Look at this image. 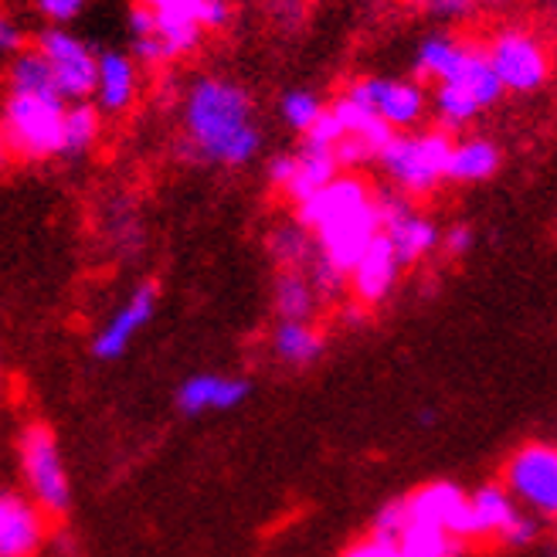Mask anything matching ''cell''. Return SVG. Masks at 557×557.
Masks as SVG:
<instances>
[{
  "instance_id": "obj_1",
  "label": "cell",
  "mask_w": 557,
  "mask_h": 557,
  "mask_svg": "<svg viewBox=\"0 0 557 557\" xmlns=\"http://www.w3.org/2000/svg\"><path fill=\"white\" fill-rule=\"evenodd\" d=\"M181 109L187 144L198 157L218 166H245L256 160L262 133L245 86L225 75H201L190 82Z\"/></svg>"
},
{
  "instance_id": "obj_2",
  "label": "cell",
  "mask_w": 557,
  "mask_h": 557,
  "mask_svg": "<svg viewBox=\"0 0 557 557\" xmlns=\"http://www.w3.org/2000/svg\"><path fill=\"white\" fill-rule=\"evenodd\" d=\"M69 99L59 92L27 96L8 92L4 99V147L21 160H48L62 157Z\"/></svg>"
},
{
  "instance_id": "obj_3",
  "label": "cell",
  "mask_w": 557,
  "mask_h": 557,
  "mask_svg": "<svg viewBox=\"0 0 557 557\" xmlns=\"http://www.w3.org/2000/svg\"><path fill=\"white\" fill-rule=\"evenodd\" d=\"M453 147L456 144L445 129L395 133V139L384 147L377 163L408 198H422V194H432L442 181H449Z\"/></svg>"
},
{
  "instance_id": "obj_4",
  "label": "cell",
  "mask_w": 557,
  "mask_h": 557,
  "mask_svg": "<svg viewBox=\"0 0 557 557\" xmlns=\"http://www.w3.org/2000/svg\"><path fill=\"white\" fill-rule=\"evenodd\" d=\"M17 462H21L27 496H32L48 517L62 520L72 507V486L65 476L59 442H54V432L45 422H27L21 429Z\"/></svg>"
},
{
  "instance_id": "obj_5",
  "label": "cell",
  "mask_w": 557,
  "mask_h": 557,
  "mask_svg": "<svg viewBox=\"0 0 557 557\" xmlns=\"http://www.w3.org/2000/svg\"><path fill=\"white\" fill-rule=\"evenodd\" d=\"M344 92L357 99L360 106L374 109V113L398 133H411L425 120V113H432V92H425L422 82H411V78L364 75V78H354Z\"/></svg>"
},
{
  "instance_id": "obj_6",
  "label": "cell",
  "mask_w": 557,
  "mask_h": 557,
  "mask_svg": "<svg viewBox=\"0 0 557 557\" xmlns=\"http://www.w3.org/2000/svg\"><path fill=\"white\" fill-rule=\"evenodd\" d=\"M377 235H384V218H381V205L377 198L360 205L341 218L326 221V225H320L313 232L317 238V256L333 265L341 275H350L354 265L364 259L368 248L377 242Z\"/></svg>"
},
{
  "instance_id": "obj_7",
  "label": "cell",
  "mask_w": 557,
  "mask_h": 557,
  "mask_svg": "<svg viewBox=\"0 0 557 557\" xmlns=\"http://www.w3.org/2000/svg\"><path fill=\"white\" fill-rule=\"evenodd\" d=\"M32 45L48 59L59 92L69 102H86L96 92L99 54L78 35H72L69 27H41Z\"/></svg>"
},
{
  "instance_id": "obj_8",
  "label": "cell",
  "mask_w": 557,
  "mask_h": 557,
  "mask_svg": "<svg viewBox=\"0 0 557 557\" xmlns=\"http://www.w3.org/2000/svg\"><path fill=\"white\" fill-rule=\"evenodd\" d=\"M490 62L504 82L507 92H517V96H527V92H537L547 75H550V59H547V48L527 32H499L490 48Z\"/></svg>"
},
{
  "instance_id": "obj_9",
  "label": "cell",
  "mask_w": 557,
  "mask_h": 557,
  "mask_svg": "<svg viewBox=\"0 0 557 557\" xmlns=\"http://www.w3.org/2000/svg\"><path fill=\"white\" fill-rule=\"evenodd\" d=\"M507 490L541 517H557V449L531 442L507 462Z\"/></svg>"
},
{
  "instance_id": "obj_10",
  "label": "cell",
  "mask_w": 557,
  "mask_h": 557,
  "mask_svg": "<svg viewBox=\"0 0 557 557\" xmlns=\"http://www.w3.org/2000/svg\"><path fill=\"white\" fill-rule=\"evenodd\" d=\"M333 116L341 120L344 126V144L337 147V160L341 166H357V163H368L377 160L384 153V147L395 139V126H387L374 109L360 106L357 99H350L347 92H341L337 99L330 102Z\"/></svg>"
},
{
  "instance_id": "obj_11",
  "label": "cell",
  "mask_w": 557,
  "mask_h": 557,
  "mask_svg": "<svg viewBox=\"0 0 557 557\" xmlns=\"http://www.w3.org/2000/svg\"><path fill=\"white\" fill-rule=\"evenodd\" d=\"M405 499V510H408V523H429V527H442L459 541H476L472 534V507H469V496L456 486V483H425L411 490Z\"/></svg>"
},
{
  "instance_id": "obj_12",
  "label": "cell",
  "mask_w": 557,
  "mask_h": 557,
  "mask_svg": "<svg viewBox=\"0 0 557 557\" xmlns=\"http://www.w3.org/2000/svg\"><path fill=\"white\" fill-rule=\"evenodd\" d=\"M377 205H381V218H384V235L392 238L401 265H411L418 259L432 256L442 245V232L435 221L418 214L401 194H377Z\"/></svg>"
},
{
  "instance_id": "obj_13",
  "label": "cell",
  "mask_w": 557,
  "mask_h": 557,
  "mask_svg": "<svg viewBox=\"0 0 557 557\" xmlns=\"http://www.w3.org/2000/svg\"><path fill=\"white\" fill-rule=\"evenodd\" d=\"M48 513L27 493L4 490L0 496V557H35L45 544Z\"/></svg>"
},
{
  "instance_id": "obj_14",
  "label": "cell",
  "mask_w": 557,
  "mask_h": 557,
  "mask_svg": "<svg viewBox=\"0 0 557 557\" xmlns=\"http://www.w3.org/2000/svg\"><path fill=\"white\" fill-rule=\"evenodd\" d=\"M153 310H157V283H139L120 310L109 317V323L96 333L92 357L96 360H116L120 354H126L129 341L153 320Z\"/></svg>"
},
{
  "instance_id": "obj_15",
  "label": "cell",
  "mask_w": 557,
  "mask_h": 557,
  "mask_svg": "<svg viewBox=\"0 0 557 557\" xmlns=\"http://www.w3.org/2000/svg\"><path fill=\"white\" fill-rule=\"evenodd\" d=\"M136 92H139V72H136L133 54H123L116 48L99 51V75H96V92H92L99 113L123 116L136 102Z\"/></svg>"
},
{
  "instance_id": "obj_16",
  "label": "cell",
  "mask_w": 557,
  "mask_h": 557,
  "mask_svg": "<svg viewBox=\"0 0 557 557\" xmlns=\"http://www.w3.org/2000/svg\"><path fill=\"white\" fill-rule=\"evenodd\" d=\"M398 272H401V259L395 252V245L387 235H377V242L364 252V259H360L354 265V272L347 275L350 278V289L357 296V302H381L392 296L395 283H398Z\"/></svg>"
},
{
  "instance_id": "obj_17",
  "label": "cell",
  "mask_w": 557,
  "mask_h": 557,
  "mask_svg": "<svg viewBox=\"0 0 557 557\" xmlns=\"http://www.w3.org/2000/svg\"><path fill=\"white\" fill-rule=\"evenodd\" d=\"M368 201H374L371 187L360 177H354V174H341L333 184H326L320 194H313L310 201L296 208V221L306 232H317L320 225H326V221L341 218V214L368 205Z\"/></svg>"
},
{
  "instance_id": "obj_18",
  "label": "cell",
  "mask_w": 557,
  "mask_h": 557,
  "mask_svg": "<svg viewBox=\"0 0 557 557\" xmlns=\"http://www.w3.org/2000/svg\"><path fill=\"white\" fill-rule=\"evenodd\" d=\"M472 51H476V45L469 41H459L453 35H429L418 41L414 48V75L425 78V82H459V75L466 72Z\"/></svg>"
},
{
  "instance_id": "obj_19",
  "label": "cell",
  "mask_w": 557,
  "mask_h": 557,
  "mask_svg": "<svg viewBox=\"0 0 557 557\" xmlns=\"http://www.w3.org/2000/svg\"><path fill=\"white\" fill-rule=\"evenodd\" d=\"M248 398V381L242 377H218V374H194L181 384L177 408L184 414L201 411H228Z\"/></svg>"
},
{
  "instance_id": "obj_20",
  "label": "cell",
  "mask_w": 557,
  "mask_h": 557,
  "mask_svg": "<svg viewBox=\"0 0 557 557\" xmlns=\"http://www.w3.org/2000/svg\"><path fill=\"white\" fill-rule=\"evenodd\" d=\"M469 507H472V534H476V541L480 537L507 541L513 523L523 517L517 510V496L507 486H480L469 496Z\"/></svg>"
},
{
  "instance_id": "obj_21",
  "label": "cell",
  "mask_w": 557,
  "mask_h": 557,
  "mask_svg": "<svg viewBox=\"0 0 557 557\" xmlns=\"http://www.w3.org/2000/svg\"><path fill=\"white\" fill-rule=\"evenodd\" d=\"M341 160H337V150H323V147H313V144H302L296 150V174L289 181V187L283 190L286 198L299 208L320 194L326 184H333L341 177Z\"/></svg>"
},
{
  "instance_id": "obj_22",
  "label": "cell",
  "mask_w": 557,
  "mask_h": 557,
  "mask_svg": "<svg viewBox=\"0 0 557 557\" xmlns=\"http://www.w3.org/2000/svg\"><path fill=\"white\" fill-rule=\"evenodd\" d=\"M499 147L486 136H466L453 147L449 181L453 184H483L499 171Z\"/></svg>"
},
{
  "instance_id": "obj_23",
  "label": "cell",
  "mask_w": 557,
  "mask_h": 557,
  "mask_svg": "<svg viewBox=\"0 0 557 557\" xmlns=\"http://www.w3.org/2000/svg\"><path fill=\"white\" fill-rule=\"evenodd\" d=\"M272 350L278 360H286V364L306 368V364H313V360H320L323 337H320V330H313L306 320H278L272 333Z\"/></svg>"
},
{
  "instance_id": "obj_24",
  "label": "cell",
  "mask_w": 557,
  "mask_h": 557,
  "mask_svg": "<svg viewBox=\"0 0 557 557\" xmlns=\"http://www.w3.org/2000/svg\"><path fill=\"white\" fill-rule=\"evenodd\" d=\"M8 92H27V96H48L59 92V82L48 65L45 54L32 45L14 59H8ZM62 96V92H59ZM65 99V96H62Z\"/></svg>"
},
{
  "instance_id": "obj_25",
  "label": "cell",
  "mask_w": 557,
  "mask_h": 557,
  "mask_svg": "<svg viewBox=\"0 0 557 557\" xmlns=\"http://www.w3.org/2000/svg\"><path fill=\"white\" fill-rule=\"evenodd\" d=\"M480 113H483V106L466 86H459V82H438L432 89V116L438 120V129H445V133L462 129Z\"/></svg>"
},
{
  "instance_id": "obj_26",
  "label": "cell",
  "mask_w": 557,
  "mask_h": 557,
  "mask_svg": "<svg viewBox=\"0 0 557 557\" xmlns=\"http://www.w3.org/2000/svg\"><path fill=\"white\" fill-rule=\"evenodd\" d=\"M317 306V286L302 269H283L275 278V313L278 320H306Z\"/></svg>"
},
{
  "instance_id": "obj_27",
  "label": "cell",
  "mask_w": 557,
  "mask_h": 557,
  "mask_svg": "<svg viewBox=\"0 0 557 557\" xmlns=\"http://www.w3.org/2000/svg\"><path fill=\"white\" fill-rule=\"evenodd\" d=\"M102 133V113L96 102H69L65 113V136H62V157L75 160L86 157Z\"/></svg>"
},
{
  "instance_id": "obj_28",
  "label": "cell",
  "mask_w": 557,
  "mask_h": 557,
  "mask_svg": "<svg viewBox=\"0 0 557 557\" xmlns=\"http://www.w3.org/2000/svg\"><path fill=\"white\" fill-rule=\"evenodd\" d=\"M395 544H398V557H459L462 550L459 537L429 523H408L395 537Z\"/></svg>"
},
{
  "instance_id": "obj_29",
  "label": "cell",
  "mask_w": 557,
  "mask_h": 557,
  "mask_svg": "<svg viewBox=\"0 0 557 557\" xmlns=\"http://www.w3.org/2000/svg\"><path fill=\"white\" fill-rule=\"evenodd\" d=\"M205 38V27L190 17H177V14H157V41L163 48V59L174 62L184 59V54L198 51Z\"/></svg>"
},
{
  "instance_id": "obj_30",
  "label": "cell",
  "mask_w": 557,
  "mask_h": 557,
  "mask_svg": "<svg viewBox=\"0 0 557 557\" xmlns=\"http://www.w3.org/2000/svg\"><path fill=\"white\" fill-rule=\"evenodd\" d=\"M326 113V102L313 89H286L278 96V120H283L293 133H310L320 116Z\"/></svg>"
},
{
  "instance_id": "obj_31",
  "label": "cell",
  "mask_w": 557,
  "mask_h": 557,
  "mask_svg": "<svg viewBox=\"0 0 557 557\" xmlns=\"http://www.w3.org/2000/svg\"><path fill=\"white\" fill-rule=\"evenodd\" d=\"M272 256L283 262V269H299L306 262H310V265L317 262V259H310L313 256L310 232H306L299 221H296V225H289V228H278L272 235Z\"/></svg>"
},
{
  "instance_id": "obj_32",
  "label": "cell",
  "mask_w": 557,
  "mask_h": 557,
  "mask_svg": "<svg viewBox=\"0 0 557 557\" xmlns=\"http://www.w3.org/2000/svg\"><path fill=\"white\" fill-rule=\"evenodd\" d=\"M89 0H32V8L51 24V27H65L72 24L82 11H86Z\"/></svg>"
},
{
  "instance_id": "obj_33",
  "label": "cell",
  "mask_w": 557,
  "mask_h": 557,
  "mask_svg": "<svg viewBox=\"0 0 557 557\" xmlns=\"http://www.w3.org/2000/svg\"><path fill=\"white\" fill-rule=\"evenodd\" d=\"M344 126H341V120L333 116V109L326 106V113L320 116V123L302 136V144H313V147H323V150H337L341 144H344Z\"/></svg>"
},
{
  "instance_id": "obj_34",
  "label": "cell",
  "mask_w": 557,
  "mask_h": 557,
  "mask_svg": "<svg viewBox=\"0 0 557 557\" xmlns=\"http://www.w3.org/2000/svg\"><path fill=\"white\" fill-rule=\"evenodd\" d=\"M139 4L153 8L157 14H177V17H190V21H198V24H201L208 0H139ZM201 27H205V24H201Z\"/></svg>"
},
{
  "instance_id": "obj_35",
  "label": "cell",
  "mask_w": 557,
  "mask_h": 557,
  "mask_svg": "<svg viewBox=\"0 0 557 557\" xmlns=\"http://www.w3.org/2000/svg\"><path fill=\"white\" fill-rule=\"evenodd\" d=\"M293 174H296V153H275V157L269 160V166H265L269 184L278 187V190H286V187H289Z\"/></svg>"
},
{
  "instance_id": "obj_36",
  "label": "cell",
  "mask_w": 557,
  "mask_h": 557,
  "mask_svg": "<svg viewBox=\"0 0 557 557\" xmlns=\"http://www.w3.org/2000/svg\"><path fill=\"white\" fill-rule=\"evenodd\" d=\"M126 24H129L133 38H150V35H157V11L136 0V4L129 8V14H126Z\"/></svg>"
},
{
  "instance_id": "obj_37",
  "label": "cell",
  "mask_w": 557,
  "mask_h": 557,
  "mask_svg": "<svg viewBox=\"0 0 557 557\" xmlns=\"http://www.w3.org/2000/svg\"><path fill=\"white\" fill-rule=\"evenodd\" d=\"M24 48H27V41H24L21 24L11 17H0V51H4L8 59H14V54H21Z\"/></svg>"
},
{
  "instance_id": "obj_38",
  "label": "cell",
  "mask_w": 557,
  "mask_h": 557,
  "mask_svg": "<svg viewBox=\"0 0 557 557\" xmlns=\"http://www.w3.org/2000/svg\"><path fill=\"white\" fill-rule=\"evenodd\" d=\"M442 245H445V252L449 256H466L469 248H472V228L469 225H453L449 232L442 235Z\"/></svg>"
},
{
  "instance_id": "obj_39",
  "label": "cell",
  "mask_w": 557,
  "mask_h": 557,
  "mask_svg": "<svg viewBox=\"0 0 557 557\" xmlns=\"http://www.w3.org/2000/svg\"><path fill=\"white\" fill-rule=\"evenodd\" d=\"M232 21V4L228 0H208V8H205V32H221V27H228Z\"/></svg>"
},
{
  "instance_id": "obj_40",
  "label": "cell",
  "mask_w": 557,
  "mask_h": 557,
  "mask_svg": "<svg viewBox=\"0 0 557 557\" xmlns=\"http://www.w3.org/2000/svg\"><path fill=\"white\" fill-rule=\"evenodd\" d=\"M534 534H537V523L531 520V517H520L517 523H513V531L507 534V547H523V544H531L534 541Z\"/></svg>"
},
{
  "instance_id": "obj_41",
  "label": "cell",
  "mask_w": 557,
  "mask_h": 557,
  "mask_svg": "<svg viewBox=\"0 0 557 557\" xmlns=\"http://www.w3.org/2000/svg\"><path fill=\"white\" fill-rule=\"evenodd\" d=\"M472 0H429V11L438 17H462Z\"/></svg>"
},
{
  "instance_id": "obj_42",
  "label": "cell",
  "mask_w": 557,
  "mask_h": 557,
  "mask_svg": "<svg viewBox=\"0 0 557 557\" xmlns=\"http://www.w3.org/2000/svg\"><path fill=\"white\" fill-rule=\"evenodd\" d=\"M296 4H306V0H296Z\"/></svg>"
},
{
  "instance_id": "obj_43",
  "label": "cell",
  "mask_w": 557,
  "mask_h": 557,
  "mask_svg": "<svg viewBox=\"0 0 557 557\" xmlns=\"http://www.w3.org/2000/svg\"><path fill=\"white\" fill-rule=\"evenodd\" d=\"M554 531H557V523H554Z\"/></svg>"
}]
</instances>
